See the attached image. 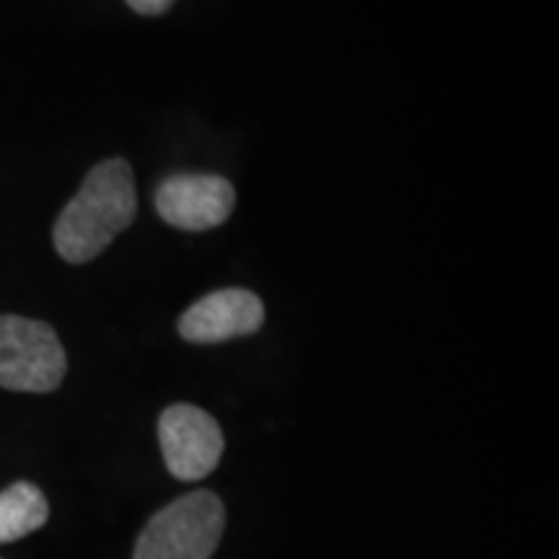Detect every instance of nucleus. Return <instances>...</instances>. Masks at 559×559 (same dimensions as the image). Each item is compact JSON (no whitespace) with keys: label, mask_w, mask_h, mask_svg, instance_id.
<instances>
[{"label":"nucleus","mask_w":559,"mask_h":559,"mask_svg":"<svg viewBox=\"0 0 559 559\" xmlns=\"http://www.w3.org/2000/svg\"><path fill=\"white\" fill-rule=\"evenodd\" d=\"M264 321V304L260 296L243 288L215 290L200 298L179 319V334L185 340L210 345L234 337L254 334Z\"/></svg>","instance_id":"obj_6"},{"label":"nucleus","mask_w":559,"mask_h":559,"mask_svg":"<svg viewBox=\"0 0 559 559\" xmlns=\"http://www.w3.org/2000/svg\"><path fill=\"white\" fill-rule=\"evenodd\" d=\"M236 192L228 179L215 174H179L166 179L156 192V210L169 226L207 230L234 213Z\"/></svg>","instance_id":"obj_5"},{"label":"nucleus","mask_w":559,"mask_h":559,"mask_svg":"<svg viewBox=\"0 0 559 559\" xmlns=\"http://www.w3.org/2000/svg\"><path fill=\"white\" fill-rule=\"evenodd\" d=\"M50 519V506L32 481H16L0 492V544L19 542L34 534Z\"/></svg>","instance_id":"obj_7"},{"label":"nucleus","mask_w":559,"mask_h":559,"mask_svg":"<svg viewBox=\"0 0 559 559\" xmlns=\"http://www.w3.org/2000/svg\"><path fill=\"white\" fill-rule=\"evenodd\" d=\"M68 360L50 324L0 317V386L47 394L66 379Z\"/></svg>","instance_id":"obj_3"},{"label":"nucleus","mask_w":559,"mask_h":559,"mask_svg":"<svg viewBox=\"0 0 559 559\" xmlns=\"http://www.w3.org/2000/svg\"><path fill=\"white\" fill-rule=\"evenodd\" d=\"M128 5L143 16H160L174 5V0H128Z\"/></svg>","instance_id":"obj_8"},{"label":"nucleus","mask_w":559,"mask_h":559,"mask_svg":"<svg viewBox=\"0 0 559 559\" xmlns=\"http://www.w3.org/2000/svg\"><path fill=\"white\" fill-rule=\"evenodd\" d=\"M135 179L128 160L109 158L94 166L81 190L55 223L52 241L66 262L83 264L99 257L135 218Z\"/></svg>","instance_id":"obj_1"},{"label":"nucleus","mask_w":559,"mask_h":559,"mask_svg":"<svg viewBox=\"0 0 559 559\" xmlns=\"http://www.w3.org/2000/svg\"><path fill=\"white\" fill-rule=\"evenodd\" d=\"M158 440L169 472L181 481L207 477L223 456V432L205 409L174 404L158 419Z\"/></svg>","instance_id":"obj_4"},{"label":"nucleus","mask_w":559,"mask_h":559,"mask_svg":"<svg viewBox=\"0 0 559 559\" xmlns=\"http://www.w3.org/2000/svg\"><path fill=\"white\" fill-rule=\"evenodd\" d=\"M226 510L218 495L200 489L174 500L148 521L132 559H210L218 549Z\"/></svg>","instance_id":"obj_2"}]
</instances>
